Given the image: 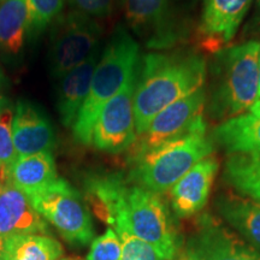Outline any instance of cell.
<instances>
[{
    "mask_svg": "<svg viewBox=\"0 0 260 260\" xmlns=\"http://www.w3.org/2000/svg\"><path fill=\"white\" fill-rule=\"evenodd\" d=\"M206 61L195 53H148L139 64L134 107L136 134L147 130L165 107L203 88Z\"/></svg>",
    "mask_w": 260,
    "mask_h": 260,
    "instance_id": "1",
    "label": "cell"
},
{
    "mask_svg": "<svg viewBox=\"0 0 260 260\" xmlns=\"http://www.w3.org/2000/svg\"><path fill=\"white\" fill-rule=\"evenodd\" d=\"M259 56V41H247L214 53L206 102L212 118L225 122L249 111L258 99Z\"/></svg>",
    "mask_w": 260,
    "mask_h": 260,
    "instance_id": "2",
    "label": "cell"
},
{
    "mask_svg": "<svg viewBox=\"0 0 260 260\" xmlns=\"http://www.w3.org/2000/svg\"><path fill=\"white\" fill-rule=\"evenodd\" d=\"M139 54L140 48L134 38L124 28H117L94 70L88 96L73 125L74 138L77 142L92 144L98 116L104 105L138 70Z\"/></svg>",
    "mask_w": 260,
    "mask_h": 260,
    "instance_id": "3",
    "label": "cell"
},
{
    "mask_svg": "<svg viewBox=\"0 0 260 260\" xmlns=\"http://www.w3.org/2000/svg\"><path fill=\"white\" fill-rule=\"evenodd\" d=\"M213 140L207 124L135 157L133 177L139 186L160 194L170 190L195 164L210 157Z\"/></svg>",
    "mask_w": 260,
    "mask_h": 260,
    "instance_id": "4",
    "label": "cell"
},
{
    "mask_svg": "<svg viewBox=\"0 0 260 260\" xmlns=\"http://www.w3.org/2000/svg\"><path fill=\"white\" fill-rule=\"evenodd\" d=\"M128 224L133 234L148 243L161 260H174L177 254V239L170 214L157 193L140 186L126 187L115 217Z\"/></svg>",
    "mask_w": 260,
    "mask_h": 260,
    "instance_id": "5",
    "label": "cell"
},
{
    "mask_svg": "<svg viewBox=\"0 0 260 260\" xmlns=\"http://www.w3.org/2000/svg\"><path fill=\"white\" fill-rule=\"evenodd\" d=\"M27 197L34 210L68 242L84 246L94 240L88 206L80 191L68 181L57 177L48 186Z\"/></svg>",
    "mask_w": 260,
    "mask_h": 260,
    "instance_id": "6",
    "label": "cell"
},
{
    "mask_svg": "<svg viewBox=\"0 0 260 260\" xmlns=\"http://www.w3.org/2000/svg\"><path fill=\"white\" fill-rule=\"evenodd\" d=\"M102 29L88 15L80 11L58 16L51 31L50 70L61 79L99 50Z\"/></svg>",
    "mask_w": 260,
    "mask_h": 260,
    "instance_id": "7",
    "label": "cell"
},
{
    "mask_svg": "<svg viewBox=\"0 0 260 260\" xmlns=\"http://www.w3.org/2000/svg\"><path fill=\"white\" fill-rule=\"evenodd\" d=\"M138 70L100 111L93 129L92 144L107 153L125 151L136 141L134 98Z\"/></svg>",
    "mask_w": 260,
    "mask_h": 260,
    "instance_id": "8",
    "label": "cell"
},
{
    "mask_svg": "<svg viewBox=\"0 0 260 260\" xmlns=\"http://www.w3.org/2000/svg\"><path fill=\"white\" fill-rule=\"evenodd\" d=\"M207 93L205 87L165 107L154 117L136 144L135 157L168 141L181 138L205 124L204 109Z\"/></svg>",
    "mask_w": 260,
    "mask_h": 260,
    "instance_id": "9",
    "label": "cell"
},
{
    "mask_svg": "<svg viewBox=\"0 0 260 260\" xmlns=\"http://www.w3.org/2000/svg\"><path fill=\"white\" fill-rule=\"evenodd\" d=\"M186 254L191 260H260V252L209 214L200 217Z\"/></svg>",
    "mask_w": 260,
    "mask_h": 260,
    "instance_id": "10",
    "label": "cell"
},
{
    "mask_svg": "<svg viewBox=\"0 0 260 260\" xmlns=\"http://www.w3.org/2000/svg\"><path fill=\"white\" fill-rule=\"evenodd\" d=\"M252 0H204L200 23L203 46L212 53L235 37Z\"/></svg>",
    "mask_w": 260,
    "mask_h": 260,
    "instance_id": "11",
    "label": "cell"
},
{
    "mask_svg": "<svg viewBox=\"0 0 260 260\" xmlns=\"http://www.w3.org/2000/svg\"><path fill=\"white\" fill-rule=\"evenodd\" d=\"M12 136L18 157L53 151L56 135L46 113L28 100H19L16 105Z\"/></svg>",
    "mask_w": 260,
    "mask_h": 260,
    "instance_id": "12",
    "label": "cell"
},
{
    "mask_svg": "<svg viewBox=\"0 0 260 260\" xmlns=\"http://www.w3.org/2000/svg\"><path fill=\"white\" fill-rule=\"evenodd\" d=\"M218 169V160L210 155L195 164L171 188V205L178 217H190L204 209Z\"/></svg>",
    "mask_w": 260,
    "mask_h": 260,
    "instance_id": "13",
    "label": "cell"
},
{
    "mask_svg": "<svg viewBox=\"0 0 260 260\" xmlns=\"http://www.w3.org/2000/svg\"><path fill=\"white\" fill-rule=\"evenodd\" d=\"M48 234L47 222L31 206L27 194L6 181L0 186V235Z\"/></svg>",
    "mask_w": 260,
    "mask_h": 260,
    "instance_id": "14",
    "label": "cell"
},
{
    "mask_svg": "<svg viewBox=\"0 0 260 260\" xmlns=\"http://www.w3.org/2000/svg\"><path fill=\"white\" fill-rule=\"evenodd\" d=\"M99 63V50L60 79L57 93V110L64 126H73L84 100L88 96L94 70Z\"/></svg>",
    "mask_w": 260,
    "mask_h": 260,
    "instance_id": "15",
    "label": "cell"
},
{
    "mask_svg": "<svg viewBox=\"0 0 260 260\" xmlns=\"http://www.w3.org/2000/svg\"><path fill=\"white\" fill-rule=\"evenodd\" d=\"M216 206L222 217L260 252V203L234 193L219 195Z\"/></svg>",
    "mask_w": 260,
    "mask_h": 260,
    "instance_id": "16",
    "label": "cell"
},
{
    "mask_svg": "<svg viewBox=\"0 0 260 260\" xmlns=\"http://www.w3.org/2000/svg\"><path fill=\"white\" fill-rule=\"evenodd\" d=\"M56 178V161L51 152L17 157L8 175V181L27 195L42 189Z\"/></svg>",
    "mask_w": 260,
    "mask_h": 260,
    "instance_id": "17",
    "label": "cell"
},
{
    "mask_svg": "<svg viewBox=\"0 0 260 260\" xmlns=\"http://www.w3.org/2000/svg\"><path fill=\"white\" fill-rule=\"evenodd\" d=\"M213 141L233 153H260V116L243 113L222 122L213 130Z\"/></svg>",
    "mask_w": 260,
    "mask_h": 260,
    "instance_id": "18",
    "label": "cell"
},
{
    "mask_svg": "<svg viewBox=\"0 0 260 260\" xmlns=\"http://www.w3.org/2000/svg\"><path fill=\"white\" fill-rule=\"evenodd\" d=\"M29 29L27 0H0V45L6 53L17 56Z\"/></svg>",
    "mask_w": 260,
    "mask_h": 260,
    "instance_id": "19",
    "label": "cell"
},
{
    "mask_svg": "<svg viewBox=\"0 0 260 260\" xmlns=\"http://www.w3.org/2000/svg\"><path fill=\"white\" fill-rule=\"evenodd\" d=\"M126 187L124 181L116 175L93 176L87 180L86 199L98 218L110 225Z\"/></svg>",
    "mask_w": 260,
    "mask_h": 260,
    "instance_id": "20",
    "label": "cell"
},
{
    "mask_svg": "<svg viewBox=\"0 0 260 260\" xmlns=\"http://www.w3.org/2000/svg\"><path fill=\"white\" fill-rule=\"evenodd\" d=\"M63 247L44 234H21L6 237L4 260H58Z\"/></svg>",
    "mask_w": 260,
    "mask_h": 260,
    "instance_id": "21",
    "label": "cell"
},
{
    "mask_svg": "<svg viewBox=\"0 0 260 260\" xmlns=\"http://www.w3.org/2000/svg\"><path fill=\"white\" fill-rule=\"evenodd\" d=\"M225 178L240 193L260 203V153L230 154Z\"/></svg>",
    "mask_w": 260,
    "mask_h": 260,
    "instance_id": "22",
    "label": "cell"
},
{
    "mask_svg": "<svg viewBox=\"0 0 260 260\" xmlns=\"http://www.w3.org/2000/svg\"><path fill=\"white\" fill-rule=\"evenodd\" d=\"M168 6L169 0H126V21L138 32L154 30L164 22Z\"/></svg>",
    "mask_w": 260,
    "mask_h": 260,
    "instance_id": "23",
    "label": "cell"
},
{
    "mask_svg": "<svg viewBox=\"0 0 260 260\" xmlns=\"http://www.w3.org/2000/svg\"><path fill=\"white\" fill-rule=\"evenodd\" d=\"M14 109L6 99L0 102V180L2 183L8 181L9 170L17 159L12 136V122H14Z\"/></svg>",
    "mask_w": 260,
    "mask_h": 260,
    "instance_id": "24",
    "label": "cell"
},
{
    "mask_svg": "<svg viewBox=\"0 0 260 260\" xmlns=\"http://www.w3.org/2000/svg\"><path fill=\"white\" fill-rule=\"evenodd\" d=\"M111 229L115 230L122 242L121 260H161L148 243H146L133 234L124 219L118 218L112 224Z\"/></svg>",
    "mask_w": 260,
    "mask_h": 260,
    "instance_id": "25",
    "label": "cell"
},
{
    "mask_svg": "<svg viewBox=\"0 0 260 260\" xmlns=\"http://www.w3.org/2000/svg\"><path fill=\"white\" fill-rule=\"evenodd\" d=\"M29 29L40 32L60 15L64 0H27Z\"/></svg>",
    "mask_w": 260,
    "mask_h": 260,
    "instance_id": "26",
    "label": "cell"
},
{
    "mask_svg": "<svg viewBox=\"0 0 260 260\" xmlns=\"http://www.w3.org/2000/svg\"><path fill=\"white\" fill-rule=\"evenodd\" d=\"M87 260H121L122 242L115 230L109 228L105 233L95 237L90 245Z\"/></svg>",
    "mask_w": 260,
    "mask_h": 260,
    "instance_id": "27",
    "label": "cell"
},
{
    "mask_svg": "<svg viewBox=\"0 0 260 260\" xmlns=\"http://www.w3.org/2000/svg\"><path fill=\"white\" fill-rule=\"evenodd\" d=\"M77 11L90 17H104L111 12L112 0H70Z\"/></svg>",
    "mask_w": 260,
    "mask_h": 260,
    "instance_id": "28",
    "label": "cell"
},
{
    "mask_svg": "<svg viewBox=\"0 0 260 260\" xmlns=\"http://www.w3.org/2000/svg\"><path fill=\"white\" fill-rule=\"evenodd\" d=\"M249 113L255 116H260V99H258L254 104H253L251 109H249Z\"/></svg>",
    "mask_w": 260,
    "mask_h": 260,
    "instance_id": "29",
    "label": "cell"
},
{
    "mask_svg": "<svg viewBox=\"0 0 260 260\" xmlns=\"http://www.w3.org/2000/svg\"><path fill=\"white\" fill-rule=\"evenodd\" d=\"M5 237L0 235V260H4V252H5Z\"/></svg>",
    "mask_w": 260,
    "mask_h": 260,
    "instance_id": "30",
    "label": "cell"
},
{
    "mask_svg": "<svg viewBox=\"0 0 260 260\" xmlns=\"http://www.w3.org/2000/svg\"><path fill=\"white\" fill-rule=\"evenodd\" d=\"M258 99H260V56H259V67H258Z\"/></svg>",
    "mask_w": 260,
    "mask_h": 260,
    "instance_id": "31",
    "label": "cell"
},
{
    "mask_svg": "<svg viewBox=\"0 0 260 260\" xmlns=\"http://www.w3.org/2000/svg\"><path fill=\"white\" fill-rule=\"evenodd\" d=\"M176 260H191V259L187 254H183V255H181L180 258H177Z\"/></svg>",
    "mask_w": 260,
    "mask_h": 260,
    "instance_id": "32",
    "label": "cell"
},
{
    "mask_svg": "<svg viewBox=\"0 0 260 260\" xmlns=\"http://www.w3.org/2000/svg\"><path fill=\"white\" fill-rule=\"evenodd\" d=\"M258 5H259V10H260V0H258Z\"/></svg>",
    "mask_w": 260,
    "mask_h": 260,
    "instance_id": "33",
    "label": "cell"
},
{
    "mask_svg": "<svg viewBox=\"0 0 260 260\" xmlns=\"http://www.w3.org/2000/svg\"><path fill=\"white\" fill-rule=\"evenodd\" d=\"M63 260H71V259H63Z\"/></svg>",
    "mask_w": 260,
    "mask_h": 260,
    "instance_id": "34",
    "label": "cell"
},
{
    "mask_svg": "<svg viewBox=\"0 0 260 260\" xmlns=\"http://www.w3.org/2000/svg\"><path fill=\"white\" fill-rule=\"evenodd\" d=\"M0 102H2V98H0Z\"/></svg>",
    "mask_w": 260,
    "mask_h": 260,
    "instance_id": "35",
    "label": "cell"
}]
</instances>
